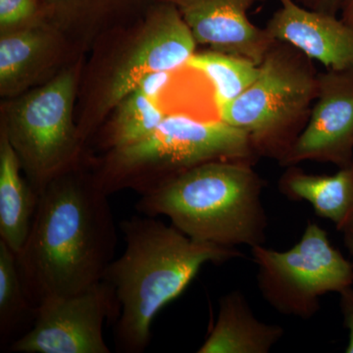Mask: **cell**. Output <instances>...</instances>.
<instances>
[{
	"instance_id": "obj_1",
	"label": "cell",
	"mask_w": 353,
	"mask_h": 353,
	"mask_svg": "<svg viewBox=\"0 0 353 353\" xmlns=\"http://www.w3.org/2000/svg\"><path fill=\"white\" fill-rule=\"evenodd\" d=\"M117 228L99 179L63 172L39 194L31 231L17 255L34 307L103 280L115 256Z\"/></svg>"
},
{
	"instance_id": "obj_2",
	"label": "cell",
	"mask_w": 353,
	"mask_h": 353,
	"mask_svg": "<svg viewBox=\"0 0 353 353\" xmlns=\"http://www.w3.org/2000/svg\"><path fill=\"white\" fill-rule=\"evenodd\" d=\"M119 227L126 248L103 277L120 305L114 343L118 352L141 353L150 345L159 311L183 294L202 266L243 254L234 248L192 240L152 216H132Z\"/></svg>"
},
{
	"instance_id": "obj_3",
	"label": "cell",
	"mask_w": 353,
	"mask_h": 353,
	"mask_svg": "<svg viewBox=\"0 0 353 353\" xmlns=\"http://www.w3.org/2000/svg\"><path fill=\"white\" fill-rule=\"evenodd\" d=\"M248 160H215L176 174L141 194V214L165 216L192 240L234 248L263 245L265 182Z\"/></svg>"
},
{
	"instance_id": "obj_4",
	"label": "cell",
	"mask_w": 353,
	"mask_h": 353,
	"mask_svg": "<svg viewBox=\"0 0 353 353\" xmlns=\"http://www.w3.org/2000/svg\"><path fill=\"white\" fill-rule=\"evenodd\" d=\"M259 67L256 81L219 109L220 119L245 131L259 157L281 163L307 124L318 72L305 53L280 41L272 43Z\"/></svg>"
},
{
	"instance_id": "obj_5",
	"label": "cell",
	"mask_w": 353,
	"mask_h": 353,
	"mask_svg": "<svg viewBox=\"0 0 353 353\" xmlns=\"http://www.w3.org/2000/svg\"><path fill=\"white\" fill-rule=\"evenodd\" d=\"M259 155L243 130L224 121L166 116L148 138L114 150L101 178L108 194L134 188L143 194L166 179L215 160H248Z\"/></svg>"
},
{
	"instance_id": "obj_6",
	"label": "cell",
	"mask_w": 353,
	"mask_h": 353,
	"mask_svg": "<svg viewBox=\"0 0 353 353\" xmlns=\"http://www.w3.org/2000/svg\"><path fill=\"white\" fill-rule=\"evenodd\" d=\"M257 284L272 307L285 315L310 319L320 297L352 287L353 265L332 245L328 233L309 222L301 240L287 252L252 248Z\"/></svg>"
},
{
	"instance_id": "obj_7",
	"label": "cell",
	"mask_w": 353,
	"mask_h": 353,
	"mask_svg": "<svg viewBox=\"0 0 353 353\" xmlns=\"http://www.w3.org/2000/svg\"><path fill=\"white\" fill-rule=\"evenodd\" d=\"M73 74L65 72L20 102L7 130L32 189L39 194L68 170L76 152L72 125Z\"/></svg>"
},
{
	"instance_id": "obj_8",
	"label": "cell",
	"mask_w": 353,
	"mask_h": 353,
	"mask_svg": "<svg viewBox=\"0 0 353 353\" xmlns=\"http://www.w3.org/2000/svg\"><path fill=\"white\" fill-rule=\"evenodd\" d=\"M120 315L112 285L102 280L68 296L51 297L36 308L31 328L11 343L20 353H110L103 326Z\"/></svg>"
},
{
	"instance_id": "obj_9",
	"label": "cell",
	"mask_w": 353,
	"mask_h": 353,
	"mask_svg": "<svg viewBox=\"0 0 353 353\" xmlns=\"http://www.w3.org/2000/svg\"><path fill=\"white\" fill-rule=\"evenodd\" d=\"M353 160V71L318 73V94L307 124L281 162L303 161L345 167Z\"/></svg>"
},
{
	"instance_id": "obj_10",
	"label": "cell",
	"mask_w": 353,
	"mask_h": 353,
	"mask_svg": "<svg viewBox=\"0 0 353 353\" xmlns=\"http://www.w3.org/2000/svg\"><path fill=\"white\" fill-rule=\"evenodd\" d=\"M150 13L146 34L116 70L108 90V105H117L150 74L185 66L196 41L173 4L162 1Z\"/></svg>"
},
{
	"instance_id": "obj_11",
	"label": "cell",
	"mask_w": 353,
	"mask_h": 353,
	"mask_svg": "<svg viewBox=\"0 0 353 353\" xmlns=\"http://www.w3.org/2000/svg\"><path fill=\"white\" fill-rule=\"evenodd\" d=\"M173 4L189 26L196 43L252 60L260 65L274 43L266 30L248 18L263 0H162Z\"/></svg>"
},
{
	"instance_id": "obj_12",
	"label": "cell",
	"mask_w": 353,
	"mask_h": 353,
	"mask_svg": "<svg viewBox=\"0 0 353 353\" xmlns=\"http://www.w3.org/2000/svg\"><path fill=\"white\" fill-rule=\"evenodd\" d=\"M282 7L267 23L274 41L296 46L327 69L353 71V22L299 6L294 0H279Z\"/></svg>"
},
{
	"instance_id": "obj_13",
	"label": "cell",
	"mask_w": 353,
	"mask_h": 353,
	"mask_svg": "<svg viewBox=\"0 0 353 353\" xmlns=\"http://www.w3.org/2000/svg\"><path fill=\"white\" fill-rule=\"evenodd\" d=\"M284 336L279 325L259 321L240 292L225 294L219 312L199 353H267Z\"/></svg>"
},
{
	"instance_id": "obj_14",
	"label": "cell",
	"mask_w": 353,
	"mask_h": 353,
	"mask_svg": "<svg viewBox=\"0 0 353 353\" xmlns=\"http://www.w3.org/2000/svg\"><path fill=\"white\" fill-rule=\"evenodd\" d=\"M21 165L6 131L0 141V240L16 254L29 236L39 196L21 176Z\"/></svg>"
},
{
	"instance_id": "obj_15",
	"label": "cell",
	"mask_w": 353,
	"mask_h": 353,
	"mask_svg": "<svg viewBox=\"0 0 353 353\" xmlns=\"http://www.w3.org/2000/svg\"><path fill=\"white\" fill-rule=\"evenodd\" d=\"M288 199L307 201L320 217L341 231L353 215V160L334 175H315L290 166L279 181Z\"/></svg>"
},
{
	"instance_id": "obj_16",
	"label": "cell",
	"mask_w": 353,
	"mask_h": 353,
	"mask_svg": "<svg viewBox=\"0 0 353 353\" xmlns=\"http://www.w3.org/2000/svg\"><path fill=\"white\" fill-rule=\"evenodd\" d=\"M185 66L199 72L212 83L218 113L243 94L260 74L259 65L252 60L212 50L194 53Z\"/></svg>"
},
{
	"instance_id": "obj_17",
	"label": "cell",
	"mask_w": 353,
	"mask_h": 353,
	"mask_svg": "<svg viewBox=\"0 0 353 353\" xmlns=\"http://www.w3.org/2000/svg\"><path fill=\"white\" fill-rule=\"evenodd\" d=\"M36 307L26 294L21 280L17 255L0 240V343L11 345V339L28 318L34 320Z\"/></svg>"
},
{
	"instance_id": "obj_18",
	"label": "cell",
	"mask_w": 353,
	"mask_h": 353,
	"mask_svg": "<svg viewBox=\"0 0 353 353\" xmlns=\"http://www.w3.org/2000/svg\"><path fill=\"white\" fill-rule=\"evenodd\" d=\"M119 104L110 138L113 150L148 138L166 117L158 108L157 99L146 97L138 90H132Z\"/></svg>"
},
{
	"instance_id": "obj_19",
	"label": "cell",
	"mask_w": 353,
	"mask_h": 353,
	"mask_svg": "<svg viewBox=\"0 0 353 353\" xmlns=\"http://www.w3.org/2000/svg\"><path fill=\"white\" fill-rule=\"evenodd\" d=\"M46 44L44 34L39 27L29 26L3 34L0 39V87L12 90L19 83Z\"/></svg>"
},
{
	"instance_id": "obj_20",
	"label": "cell",
	"mask_w": 353,
	"mask_h": 353,
	"mask_svg": "<svg viewBox=\"0 0 353 353\" xmlns=\"http://www.w3.org/2000/svg\"><path fill=\"white\" fill-rule=\"evenodd\" d=\"M39 0H0V25L4 29L31 22L39 13Z\"/></svg>"
},
{
	"instance_id": "obj_21",
	"label": "cell",
	"mask_w": 353,
	"mask_h": 353,
	"mask_svg": "<svg viewBox=\"0 0 353 353\" xmlns=\"http://www.w3.org/2000/svg\"><path fill=\"white\" fill-rule=\"evenodd\" d=\"M170 78L171 72H157V73L150 74L139 83L136 90L143 92L146 97L157 101L160 92L166 87Z\"/></svg>"
},
{
	"instance_id": "obj_22",
	"label": "cell",
	"mask_w": 353,
	"mask_h": 353,
	"mask_svg": "<svg viewBox=\"0 0 353 353\" xmlns=\"http://www.w3.org/2000/svg\"><path fill=\"white\" fill-rule=\"evenodd\" d=\"M341 309L343 316V325L350 332V339L345 352L353 353V289L348 287L341 290Z\"/></svg>"
},
{
	"instance_id": "obj_23",
	"label": "cell",
	"mask_w": 353,
	"mask_h": 353,
	"mask_svg": "<svg viewBox=\"0 0 353 353\" xmlns=\"http://www.w3.org/2000/svg\"><path fill=\"white\" fill-rule=\"evenodd\" d=\"M94 0H46V6L55 9H67L71 7L85 6L90 3L94 4Z\"/></svg>"
},
{
	"instance_id": "obj_24",
	"label": "cell",
	"mask_w": 353,
	"mask_h": 353,
	"mask_svg": "<svg viewBox=\"0 0 353 353\" xmlns=\"http://www.w3.org/2000/svg\"><path fill=\"white\" fill-rule=\"evenodd\" d=\"M347 1V0H319V6H318L317 10L336 16Z\"/></svg>"
},
{
	"instance_id": "obj_25",
	"label": "cell",
	"mask_w": 353,
	"mask_h": 353,
	"mask_svg": "<svg viewBox=\"0 0 353 353\" xmlns=\"http://www.w3.org/2000/svg\"><path fill=\"white\" fill-rule=\"evenodd\" d=\"M341 232L343 234V243L347 246L350 256L352 257V263L353 265V215L347 221V224L343 227Z\"/></svg>"
},
{
	"instance_id": "obj_26",
	"label": "cell",
	"mask_w": 353,
	"mask_h": 353,
	"mask_svg": "<svg viewBox=\"0 0 353 353\" xmlns=\"http://www.w3.org/2000/svg\"><path fill=\"white\" fill-rule=\"evenodd\" d=\"M341 19L347 22H353V0H347L341 9Z\"/></svg>"
},
{
	"instance_id": "obj_27",
	"label": "cell",
	"mask_w": 353,
	"mask_h": 353,
	"mask_svg": "<svg viewBox=\"0 0 353 353\" xmlns=\"http://www.w3.org/2000/svg\"><path fill=\"white\" fill-rule=\"evenodd\" d=\"M299 2L311 10H317L318 6H319V0H299Z\"/></svg>"
}]
</instances>
